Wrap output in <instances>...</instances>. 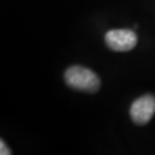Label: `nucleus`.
I'll return each mask as SVG.
<instances>
[{
  "label": "nucleus",
  "instance_id": "f257e3e1",
  "mask_svg": "<svg viewBox=\"0 0 155 155\" xmlns=\"http://www.w3.org/2000/svg\"><path fill=\"white\" fill-rule=\"evenodd\" d=\"M64 79L68 86L71 89L94 93L100 89V79L89 68L81 66H72L64 72Z\"/></svg>",
  "mask_w": 155,
  "mask_h": 155
},
{
  "label": "nucleus",
  "instance_id": "f03ea898",
  "mask_svg": "<svg viewBox=\"0 0 155 155\" xmlns=\"http://www.w3.org/2000/svg\"><path fill=\"white\" fill-rule=\"evenodd\" d=\"M105 41L111 51L127 52L136 47L137 36L134 31L129 29H114L106 33Z\"/></svg>",
  "mask_w": 155,
  "mask_h": 155
},
{
  "label": "nucleus",
  "instance_id": "7ed1b4c3",
  "mask_svg": "<svg viewBox=\"0 0 155 155\" xmlns=\"http://www.w3.org/2000/svg\"><path fill=\"white\" fill-rule=\"evenodd\" d=\"M155 114V97L146 94L136 100L130 108L131 120L138 125H145Z\"/></svg>",
  "mask_w": 155,
  "mask_h": 155
},
{
  "label": "nucleus",
  "instance_id": "20e7f679",
  "mask_svg": "<svg viewBox=\"0 0 155 155\" xmlns=\"http://www.w3.org/2000/svg\"><path fill=\"white\" fill-rule=\"evenodd\" d=\"M12 152L8 150V147L5 145L4 140H0V154L1 155H9Z\"/></svg>",
  "mask_w": 155,
  "mask_h": 155
}]
</instances>
